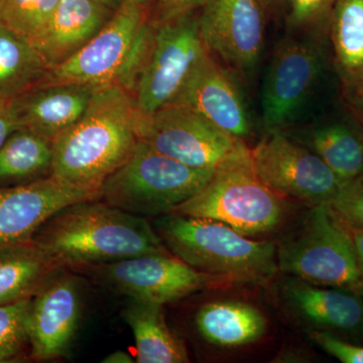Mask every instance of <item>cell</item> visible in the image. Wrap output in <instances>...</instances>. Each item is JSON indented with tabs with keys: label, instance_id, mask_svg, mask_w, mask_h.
I'll use <instances>...</instances> for the list:
<instances>
[{
	"label": "cell",
	"instance_id": "5bb4252c",
	"mask_svg": "<svg viewBox=\"0 0 363 363\" xmlns=\"http://www.w3.org/2000/svg\"><path fill=\"white\" fill-rule=\"evenodd\" d=\"M101 192L54 176L0 187V247L33 240L45 222L64 208L95 200Z\"/></svg>",
	"mask_w": 363,
	"mask_h": 363
},
{
	"label": "cell",
	"instance_id": "7402d4cb",
	"mask_svg": "<svg viewBox=\"0 0 363 363\" xmlns=\"http://www.w3.org/2000/svg\"><path fill=\"white\" fill-rule=\"evenodd\" d=\"M196 325L203 338L222 347H238L264 336L267 320L257 308L236 301H219L202 306Z\"/></svg>",
	"mask_w": 363,
	"mask_h": 363
},
{
	"label": "cell",
	"instance_id": "4dcf8cb0",
	"mask_svg": "<svg viewBox=\"0 0 363 363\" xmlns=\"http://www.w3.org/2000/svg\"><path fill=\"white\" fill-rule=\"evenodd\" d=\"M314 342L343 363H363V345L339 337L331 332L314 330L310 333Z\"/></svg>",
	"mask_w": 363,
	"mask_h": 363
},
{
	"label": "cell",
	"instance_id": "9a60e30c",
	"mask_svg": "<svg viewBox=\"0 0 363 363\" xmlns=\"http://www.w3.org/2000/svg\"><path fill=\"white\" fill-rule=\"evenodd\" d=\"M82 313L76 278L60 274L45 279L30 298L28 343L37 360L63 357L70 347Z\"/></svg>",
	"mask_w": 363,
	"mask_h": 363
},
{
	"label": "cell",
	"instance_id": "4fadbf2b",
	"mask_svg": "<svg viewBox=\"0 0 363 363\" xmlns=\"http://www.w3.org/2000/svg\"><path fill=\"white\" fill-rule=\"evenodd\" d=\"M97 271L131 300L162 306L222 281L197 271L169 252L150 253L99 264Z\"/></svg>",
	"mask_w": 363,
	"mask_h": 363
},
{
	"label": "cell",
	"instance_id": "d590c367",
	"mask_svg": "<svg viewBox=\"0 0 363 363\" xmlns=\"http://www.w3.org/2000/svg\"><path fill=\"white\" fill-rule=\"evenodd\" d=\"M104 363H133L135 362L133 357L130 353L125 352V351L117 350L111 354L107 355L106 357L102 360Z\"/></svg>",
	"mask_w": 363,
	"mask_h": 363
},
{
	"label": "cell",
	"instance_id": "8fae6325",
	"mask_svg": "<svg viewBox=\"0 0 363 363\" xmlns=\"http://www.w3.org/2000/svg\"><path fill=\"white\" fill-rule=\"evenodd\" d=\"M253 171L274 193L309 203L329 204L342 183L315 152L285 133H271L250 149Z\"/></svg>",
	"mask_w": 363,
	"mask_h": 363
},
{
	"label": "cell",
	"instance_id": "2e32d148",
	"mask_svg": "<svg viewBox=\"0 0 363 363\" xmlns=\"http://www.w3.org/2000/svg\"><path fill=\"white\" fill-rule=\"evenodd\" d=\"M236 78L208 52L173 104L193 109L224 133L245 140L252 133V121Z\"/></svg>",
	"mask_w": 363,
	"mask_h": 363
},
{
	"label": "cell",
	"instance_id": "7c38bea8",
	"mask_svg": "<svg viewBox=\"0 0 363 363\" xmlns=\"http://www.w3.org/2000/svg\"><path fill=\"white\" fill-rule=\"evenodd\" d=\"M198 16L208 52L238 77L252 80L264 45L260 0H205Z\"/></svg>",
	"mask_w": 363,
	"mask_h": 363
},
{
	"label": "cell",
	"instance_id": "ffe728a7",
	"mask_svg": "<svg viewBox=\"0 0 363 363\" xmlns=\"http://www.w3.org/2000/svg\"><path fill=\"white\" fill-rule=\"evenodd\" d=\"M317 155L344 184L363 174V126L350 116L331 117L301 131L296 138Z\"/></svg>",
	"mask_w": 363,
	"mask_h": 363
},
{
	"label": "cell",
	"instance_id": "603a6c76",
	"mask_svg": "<svg viewBox=\"0 0 363 363\" xmlns=\"http://www.w3.org/2000/svg\"><path fill=\"white\" fill-rule=\"evenodd\" d=\"M123 318L135 337L136 362H189L187 350L169 329L162 305L133 301Z\"/></svg>",
	"mask_w": 363,
	"mask_h": 363
},
{
	"label": "cell",
	"instance_id": "30bf717a",
	"mask_svg": "<svg viewBox=\"0 0 363 363\" xmlns=\"http://www.w3.org/2000/svg\"><path fill=\"white\" fill-rule=\"evenodd\" d=\"M138 138L186 166L212 171L245 143L179 104L169 105L150 116H140Z\"/></svg>",
	"mask_w": 363,
	"mask_h": 363
},
{
	"label": "cell",
	"instance_id": "9c48e42d",
	"mask_svg": "<svg viewBox=\"0 0 363 363\" xmlns=\"http://www.w3.org/2000/svg\"><path fill=\"white\" fill-rule=\"evenodd\" d=\"M156 26L152 52L133 94L140 116H150L173 104L209 52L195 13Z\"/></svg>",
	"mask_w": 363,
	"mask_h": 363
},
{
	"label": "cell",
	"instance_id": "ac0fdd59",
	"mask_svg": "<svg viewBox=\"0 0 363 363\" xmlns=\"http://www.w3.org/2000/svg\"><path fill=\"white\" fill-rule=\"evenodd\" d=\"M96 90L80 84L39 85L11 105L20 128L54 142L84 116Z\"/></svg>",
	"mask_w": 363,
	"mask_h": 363
},
{
	"label": "cell",
	"instance_id": "5b68a950",
	"mask_svg": "<svg viewBox=\"0 0 363 363\" xmlns=\"http://www.w3.org/2000/svg\"><path fill=\"white\" fill-rule=\"evenodd\" d=\"M171 213L220 222L242 235L253 236L276 228L285 207L281 196L255 175L245 143L215 169L201 190Z\"/></svg>",
	"mask_w": 363,
	"mask_h": 363
},
{
	"label": "cell",
	"instance_id": "ba28073f",
	"mask_svg": "<svg viewBox=\"0 0 363 363\" xmlns=\"http://www.w3.org/2000/svg\"><path fill=\"white\" fill-rule=\"evenodd\" d=\"M318 35L290 33L274 47L262 83V123L267 133H285L315 93L324 58Z\"/></svg>",
	"mask_w": 363,
	"mask_h": 363
},
{
	"label": "cell",
	"instance_id": "d6986e66",
	"mask_svg": "<svg viewBox=\"0 0 363 363\" xmlns=\"http://www.w3.org/2000/svg\"><path fill=\"white\" fill-rule=\"evenodd\" d=\"M114 11L94 0H60L45 33L33 47L48 68L58 66L80 51Z\"/></svg>",
	"mask_w": 363,
	"mask_h": 363
},
{
	"label": "cell",
	"instance_id": "4316f807",
	"mask_svg": "<svg viewBox=\"0 0 363 363\" xmlns=\"http://www.w3.org/2000/svg\"><path fill=\"white\" fill-rule=\"evenodd\" d=\"M60 0H0V23L35 44L51 21Z\"/></svg>",
	"mask_w": 363,
	"mask_h": 363
},
{
	"label": "cell",
	"instance_id": "f546056e",
	"mask_svg": "<svg viewBox=\"0 0 363 363\" xmlns=\"http://www.w3.org/2000/svg\"><path fill=\"white\" fill-rule=\"evenodd\" d=\"M329 205L350 228H363V174L344 184Z\"/></svg>",
	"mask_w": 363,
	"mask_h": 363
},
{
	"label": "cell",
	"instance_id": "836d02e7",
	"mask_svg": "<svg viewBox=\"0 0 363 363\" xmlns=\"http://www.w3.org/2000/svg\"><path fill=\"white\" fill-rule=\"evenodd\" d=\"M343 96L347 106L350 107V111L357 117V121L363 126V85Z\"/></svg>",
	"mask_w": 363,
	"mask_h": 363
},
{
	"label": "cell",
	"instance_id": "cb8c5ba5",
	"mask_svg": "<svg viewBox=\"0 0 363 363\" xmlns=\"http://www.w3.org/2000/svg\"><path fill=\"white\" fill-rule=\"evenodd\" d=\"M59 267L33 240L0 247V305L33 297Z\"/></svg>",
	"mask_w": 363,
	"mask_h": 363
},
{
	"label": "cell",
	"instance_id": "f1b7e54d",
	"mask_svg": "<svg viewBox=\"0 0 363 363\" xmlns=\"http://www.w3.org/2000/svg\"><path fill=\"white\" fill-rule=\"evenodd\" d=\"M291 32L319 35L326 28L336 0H288Z\"/></svg>",
	"mask_w": 363,
	"mask_h": 363
},
{
	"label": "cell",
	"instance_id": "484cf974",
	"mask_svg": "<svg viewBox=\"0 0 363 363\" xmlns=\"http://www.w3.org/2000/svg\"><path fill=\"white\" fill-rule=\"evenodd\" d=\"M48 70L32 43L0 23V101L13 102L42 84Z\"/></svg>",
	"mask_w": 363,
	"mask_h": 363
},
{
	"label": "cell",
	"instance_id": "1f68e13d",
	"mask_svg": "<svg viewBox=\"0 0 363 363\" xmlns=\"http://www.w3.org/2000/svg\"><path fill=\"white\" fill-rule=\"evenodd\" d=\"M205 0H157L156 9L152 20L155 23H168L182 16L194 13L201 9Z\"/></svg>",
	"mask_w": 363,
	"mask_h": 363
},
{
	"label": "cell",
	"instance_id": "44dd1931",
	"mask_svg": "<svg viewBox=\"0 0 363 363\" xmlns=\"http://www.w3.org/2000/svg\"><path fill=\"white\" fill-rule=\"evenodd\" d=\"M327 28L343 95L363 85V0H336Z\"/></svg>",
	"mask_w": 363,
	"mask_h": 363
},
{
	"label": "cell",
	"instance_id": "e575fe53",
	"mask_svg": "<svg viewBox=\"0 0 363 363\" xmlns=\"http://www.w3.org/2000/svg\"><path fill=\"white\" fill-rule=\"evenodd\" d=\"M351 233L354 240L358 269H359V285H358L357 293L363 297V228L351 229Z\"/></svg>",
	"mask_w": 363,
	"mask_h": 363
},
{
	"label": "cell",
	"instance_id": "83f0119b",
	"mask_svg": "<svg viewBox=\"0 0 363 363\" xmlns=\"http://www.w3.org/2000/svg\"><path fill=\"white\" fill-rule=\"evenodd\" d=\"M30 298L0 305V362H16L28 342Z\"/></svg>",
	"mask_w": 363,
	"mask_h": 363
},
{
	"label": "cell",
	"instance_id": "74e56055",
	"mask_svg": "<svg viewBox=\"0 0 363 363\" xmlns=\"http://www.w3.org/2000/svg\"><path fill=\"white\" fill-rule=\"evenodd\" d=\"M284 0H260L262 6L264 7V11H274L277 6L281 4Z\"/></svg>",
	"mask_w": 363,
	"mask_h": 363
},
{
	"label": "cell",
	"instance_id": "d4e9b609",
	"mask_svg": "<svg viewBox=\"0 0 363 363\" xmlns=\"http://www.w3.org/2000/svg\"><path fill=\"white\" fill-rule=\"evenodd\" d=\"M52 142L25 128L0 147V187L23 185L51 176Z\"/></svg>",
	"mask_w": 363,
	"mask_h": 363
},
{
	"label": "cell",
	"instance_id": "7a4b0ae2",
	"mask_svg": "<svg viewBox=\"0 0 363 363\" xmlns=\"http://www.w3.org/2000/svg\"><path fill=\"white\" fill-rule=\"evenodd\" d=\"M96 200L64 208L40 227L33 240L59 266L111 264L169 252L145 217Z\"/></svg>",
	"mask_w": 363,
	"mask_h": 363
},
{
	"label": "cell",
	"instance_id": "8d00e7d4",
	"mask_svg": "<svg viewBox=\"0 0 363 363\" xmlns=\"http://www.w3.org/2000/svg\"><path fill=\"white\" fill-rule=\"evenodd\" d=\"M94 1L99 2L104 6L109 7L112 11H116L117 9L121 6L125 0H94Z\"/></svg>",
	"mask_w": 363,
	"mask_h": 363
},
{
	"label": "cell",
	"instance_id": "e0dca14e",
	"mask_svg": "<svg viewBox=\"0 0 363 363\" xmlns=\"http://www.w3.org/2000/svg\"><path fill=\"white\" fill-rule=\"evenodd\" d=\"M286 296L293 309L317 330L363 345V297L357 291L294 278L286 285Z\"/></svg>",
	"mask_w": 363,
	"mask_h": 363
},
{
	"label": "cell",
	"instance_id": "8992f818",
	"mask_svg": "<svg viewBox=\"0 0 363 363\" xmlns=\"http://www.w3.org/2000/svg\"><path fill=\"white\" fill-rule=\"evenodd\" d=\"M214 172L191 168L138 140L128 160L104 182L100 198L136 216H162L201 190Z\"/></svg>",
	"mask_w": 363,
	"mask_h": 363
},
{
	"label": "cell",
	"instance_id": "d6a6232c",
	"mask_svg": "<svg viewBox=\"0 0 363 363\" xmlns=\"http://www.w3.org/2000/svg\"><path fill=\"white\" fill-rule=\"evenodd\" d=\"M18 128L20 126L14 116L11 102L0 101V147L6 142L9 135Z\"/></svg>",
	"mask_w": 363,
	"mask_h": 363
},
{
	"label": "cell",
	"instance_id": "52a82bcc",
	"mask_svg": "<svg viewBox=\"0 0 363 363\" xmlns=\"http://www.w3.org/2000/svg\"><path fill=\"white\" fill-rule=\"evenodd\" d=\"M277 262L279 271L313 285L357 292L352 233L329 204L312 207L300 230L277 250Z\"/></svg>",
	"mask_w": 363,
	"mask_h": 363
},
{
	"label": "cell",
	"instance_id": "3957f363",
	"mask_svg": "<svg viewBox=\"0 0 363 363\" xmlns=\"http://www.w3.org/2000/svg\"><path fill=\"white\" fill-rule=\"evenodd\" d=\"M150 1L125 0L80 51L49 69L40 85L117 86L133 94L156 35Z\"/></svg>",
	"mask_w": 363,
	"mask_h": 363
},
{
	"label": "cell",
	"instance_id": "6da1fadb",
	"mask_svg": "<svg viewBox=\"0 0 363 363\" xmlns=\"http://www.w3.org/2000/svg\"><path fill=\"white\" fill-rule=\"evenodd\" d=\"M140 118L130 92L98 88L80 121L52 142V176L93 190L130 156Z\"/></svg>",
	"mask_w": 363,
	"mask_h": 363
},
{
	"label": "cell",
	"instance_id": "277c9868",
	"mask_svg": "<svg viewBox=\"0 0 363 363\" xmlns=\"http://www.w3.org/2000/svg\"><path fill=\"white\" fill-rule=\"evenodd\" d=\"M154 225L169 252L222 281L259 284L279 269L274 243L250 240L220 222L169 213Z\"/></svg>",
	"mask_w": 363,
	"mask_h": 363
}]
</instances>
